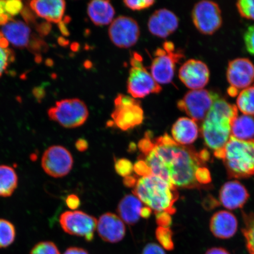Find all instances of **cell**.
I'll list each match as a JSON object with an SVG mask.
<instances>
[{
	"mask_svg": "<svg viewBox=\"0 0 254 254\" xmlns=\"http://www.w3.org/2000/svg\"><path fill=\"white\" fill-rule=\"evenodd\" d=\"M154 141L155 148L145 160L152 174L176 189L197 188L211 182L210 173L205 166L208 152H197L177 144L167 133Z\"/></svg>",
	"mask_w": 254,
	"mask_h": 254,
	"instance_id": "obj_1",
	"label": "cell"
},
{
	"mask_svg": "<svg viewBox=\"0 0 254 254\" xmlns=\"http://www.w3.org/2000/svg\"><path fill=\"white\" fill-rule=\"evenodd\" d=\"M238 116L236 106L218 97L203 120L201 132L207 147L218 156L231 137V127Z\"/></svg>",
	"mask_w": 254,
	"mask_h": 254,
	"instance_id": "obj_2",
	"label": "cell"
},
{
	"mask_svg": "<svg viewBox=\"0 0 254 254\" xmlns=\"http://www.w3.org/2000/svg\"><path fill=\"white\" fill-rule=\"evenodd\" d=\"M133 193L155 214L166 212L171 215L176 212L174 204L179 198L177 189L155 175L138 180Z\"/></svg>",
	"mask_w": 254,
	"mask_h": 254,
	"instance_id": "obj_3",
	"label": "cell"
},
{
	"mask_svg": "<svg viewBox=\"0 0 254 254\" xmlns=\"http://www.w3.org/2000/svg\"><path fill=\"white\" fill-rule=\"evenodd\" d=\"M217 158L223 160L232 177L246 178L254 175V138L240 140L231 137Z\"/></svg>",
	"mask_w": 254,
	"mask_h": 254,
	"instance_id": "obj_4",
	"label": "cell"
},
{
	"mask_svg": "<svg viewBox=\"0 0 254 254\" xmlns=\"http://www.w3.org/2000/svg\"><path fill=\"white\" fill-rule=\"evenodd\" d=\"M131 68L127 81V91L134 98H142L151 94H158L161 85L152 77L143 64L142 59L137 53H133L130 59Z\"/></svg>",
	"mask_w": 254,
	"mask_h": 254,
	"instance_id": "obj_5",
	"label": "cell"
},
{
	"mask_svg": "<svg viewBox=\"0 0 254 254\" xmlns=\"http://www.w3.org/2000/svg\"><path fill=\"white\" fill-rule=\"evenodd\" d=\"M111 118L113 124L123 131L141 125L144 116L140 101L128 95H117Z\"/></svg>",
	"mask_w": 254,
	"mask_h": 254,
	"instance_id": "obj_6",
	"label": "cell"
},
{
	"mask_svg": "<svg viewBox=\"0 0 254 254\" xmlns=\"http://www.w3.org/2000/svg\"><path fill=\"white\" fill-rule=\"evenodd\" d=\"M163 49L159 48L151 65V74L159 84H167L173 81L176 64L184 57L183 53L176 50L171 41L163 44Z\"/></svg>",
	"mask_w": 254,
	"mask_h": 254,
	"instance_id": "obj_7",
	"label": "cell"
},
{
	"mask_svg": "<svg viewBox=\"0 0 254 254\" xmlns=\"http://www.w3.org/2000/svg\"><path fill=\"white\" fill-rule=\"evenodd\" d=\"M89 115L88 108L78 98L58 101L49 111V116L65 128H76L84 125Z\"/></svg>",
	"mask_w": 254,
	"mask_h": 254,
	"instance_id": "obj_8",
	"label": "cell"
},
{
	"mask_svg": "<svg viewBox=\"0 0 254 254\" xmlns=\"http://www.w3.org/2000/svg\"><path fill=\"white\" fill-rule=\"evenodd\" d=\"M219 95L212 91L201 89L190 90L177 103L179 109L196 122H203Z\"/></svg>",
	"mask_w": 254,
	"mask_h": 254,
	"instance_id": "obj_9",
	"label": "cell"
},
{
	"mask_svg": "<svg viewBox=\"0 0 254 254\" xmlns=\"http://www.w3.org/2000/svg\"><path fill=\"white\" fill-rule=\"evenodd\" d=\"M192 18L196 29L205 35L213 34L220 29L222 24L218 4L208 0L196 3L192 9Z\"/></svg>",
	"mask_w": 254,
	"mask_h": 254,
	"instance_id": "obj_10",
	"label": "cell"
},
{
	"mask_svg": "<svg viewBox=\"0 0 254 254\" xmlns=\"http://www.w3.org/2000/svg\"><path fill=\"white\" fill-rule=\"evenodd\" d=\"M227 79L230 87L228 93L235 97L250 86L254 81V65L248 59L238 58L232 60L228 64Z\"/></svg>",
	"mask_w": 254,
	"mask_h": 254,
	"instance_id": "obj_11",
	"label": "cell"
},
{
	"mask_svg": "<svg viewBox=\"0 0 254 254\" xmlns=\"http://www.w3.org/2000/svg\"><path fill=\"white\" fill-rule=\"evenodd\" d=\"M60 223L66 233L83 237L90 242L94 239L97 220L82 211H66L60 217Z\"/></svg>",
	"mask_w": 254,
	"mask_h": 254,
	"instance_id": "obj_12",
	"label": "cell"
},
{
	"mask_svg": "<svg viewBox=\"0 0 254 254\" xmlns=\"http://www.w3.org/2000/svg\"><path fill=\"white\" fill-rule=\"evenodd\" d=\"M41 166L51 177L61 178L70 172L73 158L67 149L63 146L54 145L44 152Z\"/></svg>",
	"mask_w": 254,
	"mask_h": 254,
	"instance_id": "obj_13",
	"label": "cell"
},
{
	"mask_svg": "<svg viewBox=\"0 0 254 254\" xmlns=\"http://www.w3.org/2000/svg\"><path fill=\"white\" fill-rule=\"evenodd\" d=\"M109 35L114 45L122 49H128L137 43L140 30L134 19L120 16L111 23Z\"/></svg>",
	"mask_w": 254,
	"mask_h": 254,
	"instance_id": "obj_14",
	"label": "cell"
},
{
	"mask_svg": "<svg viewBox=\"0 0 254 254\" xmlns=\"http://www.w3.org/2000/svg\"><path fill=\"white\" fill-rule=\"evenodd\" d=\"M210 72L208 66L200 60L190 59L180 68L179 78L191 90H201L207 85Z\"/></svg>",
	"mask_w": 254,
	"mask_h": 254,
	"instance_id": "obj_15",
	"label": "cell"
},
{
	"mask_svg": "<svg viewBox=\"0 0 254 254\" xmlns=\"http://www.w3.org/2000/svg\"><path fill=\"white\" fill-rule=\"evenodd\" d=\"M179 24V18L176 15L163 8L158 9L151 15L148 22V27L154 36L165 39L177 30Z\"/></svg>",
	"mask_w": 254,
	"mask_h": 254,
	"instance_id": "obj_16",
	"label": "cell"
},
{
	"mask_svg": "<svg viewBox=\"0 0 254 254\" xmlns=\"http://www.w3.org/2000/svg\"><path fill=\"white\" fill-rule=\"evenodd\" d=\"M97 231L106 242L116 243L122 241L126 234V227L122 219L116 214L107 212L97 221Z\"/></svg>",
	"mask_w": 254,
	"mask_h": 254,
	"instance_id": "obj_17",
	"label": "cell"
},
{
	"mask_svg": "<svg viewBox=\"0 0 254 254\" xmlns=\"http://www.w3.org/2000/svg\"><path fill=\"white\" fill-rule=\"evenodd\" d=\"M249 197V193L246 187L237 181H231L225 183L220 190L221 204L229 209L242 207Z\"/></svg>",
	"mask_w": 254,
	"mask_h": 254,
	"instance_id": "obj_18",
	"label": "cell"
},
{
	"mask_svg": "<svg viewBox=\"0 0 254 254\" xmlns=\"http://www.w3.org/2000/svg\"><path fill=\"white\" fill-rule=\"evenodd\" d=\"M238 222L236 217L226 211H219L211 218L210 228L214 236L221 239H228L236 233Z\"/></svg>",
	"mask_w": 254,
	"mask_h": 254,
	"instance_id": "obj_19",
	"label": "cell"
},
{
	"mask_svg": "<svg viewBox=\"0 0 254 254\" xmlns=\"http://www.w3.org/2000/svg\"><path fill=\"white\" fill-rule=\"evenodd\" d=\"M199 131V127L195 121L187 117L178 119L171 129L174 140L182 145L192 144L197 139Z\"/></svg>",
	"mask_w": 254,
	"mask_h": 254,
	"instance_id": "obj_20",
	"label": "cell"
},
{
	"mask_svg": "<svg viewBox=\"0 0 254 254\" xmlns=\"http://www.w3.org/2000/svg\"><path fill=\"white\" fill-rule=\"evenodd\" d=\"M30 7L40 17L49 22L59 23L65 9V2L63 0H37L30 3Z\"/></svg>",
	"mask_w": 254,
	"mask_h": 254,
	"instance_id": "obj_21",
	"label": "cell"
},
{
	"mask_svg": "<svg viewBox=\"0 0 254 254\" xmlns=\"http://www.w3.org/2000/svg\"><path fill=\"white\" fill-rule=\"evenodd\" d=\"M30 33V28L21 21L9 22L1 28L3 37L12 45L18 48L28 46Z\"/></svg>",
	"mask_w": 254,
	"mask_h": 254,
	"instance_id": "obj_22",
	"label": "cell"
},
{
	"mask_svg": "<svg viewBox=\"0 0 254 254\" xmlns=\"http://www.w3.org/2000/svg\"><path fill=\"white\" fill-rule=\"evenodd\" d=\"M87 13L95 25L101 26L112 23L115 9L109 1L94 0L89 2Z\"/></svg>",
	"mask_w": 254,
	"mask_h": 254,
	"instance_id": "obj_23",
	"label": "cell"
},
{
	"mask_svg": "<svg viewBox=\"0 0 254 254\" xmlns=\"http://www.w3.org/2000/svg\"><path fill=\"white\" fill-rule=\"evenodd\" d=\"M141 201L134 195H127L119 203L117 211L121 219L128 225L136 223L140 217Z\"/></svg>",
	"mask_w": 254,
	"mask_h": 254,
	"instance_id": "obj_24",
	"label": "cell"
},
{
	"mask_svg": "<svg viewBox=\"0 0 254 254\" xmlns=\"http://www.w3.org/2000/svg\"><path fill=\"white\" fill-rule=\"evenodd\" d=\"M231 136L240 140L254 139V116L246 114L238 116L232 125Z\"/></svg>",
	"mask_w": 254,
	"mask_h": 254,
	"instance_id": "obj_25",
	"label": "cell"
},
{
	"mask_svg": "<svg viewBox=\"0 0 254 254\" xmlns=\"http://www.w3.org/2000/svg\"><path fill=\"white\" fill-rule=\"evenodd\" d=\"M18 177L14 168L8 166H0V196H10L17 189Z\"/></svg>",
	"mask_w": 254,
	"mask_h": 254,
	"instance_id": "obj_26",
	"label": "cell"
},
{
	"mask_svg": "<svg viewBox=\"0 0 254 254\" xmlns=\"http://www.w3.org/2000/svg\"><path fill=\"white\" fill-rule=\"evenodd\" d=\"M237 107L243 114L254 116V85L240 92L237 99Z\"/></svg>",
	"mask_w": 254,
	"mask_h": 254,
	"instance_id": "obj_27",
	"label": "cell"
},
{
	"mask_svg": "<svg viewBox=\"0 0 254 254\" xmlns=\"http://www.w3.org/2000/svg\"><path fill=\"white\" fill-rule=\"evenodd\" d=\"M16 236L14 225L4 219H0V248H6L14 243Z\"/></svg>",
	"mask_w": 254,
	"mask_h": 254,
	"instance_id": "obj_28",
	"label": "cell"
},
{
	"mask_svg": "<svg viewBox=\"0 0 254 254\" xmlns=\"http://www.w3.org/2000/svg\"><path fill=\"white\" fill-rule=\"evenodd\" d=\"M243 233L246 238L247 247L251 254H254V214H244Z\"/></svg>",
	"mask_w": 254,
	"mask_h": 254,
	"instance_id": "obj_29",
	"label": "cell"
},
{
	"mask_svg": "<svg viewBox=\"0 0 254 254\" xmlns=\"http://www.w3.org/2000/svg\"><path fill=\"white\" fill-rule=\"evenodd\" d=\"M173 233L170 228L158 227L155 231V237L164 249L171 251L174 249Z\"/></svg>",
	"mask_w": 254,
	"mask_h": 254,
	"instance_id": "obj_30",
	"label": "cell"
},
{
	"mask_svg": "<svg viewBox=\"0 0 254 254\" xmlns=\"http://www.w3.org/2000/svg\"><path fill=\"white\" fill-rule=\"evenodd\" d=\"M236 6L241 17L254 20V0H240Z\"/></svg>",
	"mask_w": 254,
	"mask_h": 254,
	"instance_id": "obj_31",
	"label": "cell"
},
{
	"mask_svg": "<svg viewBox=\"0 0 254 254\" xmlns=\"http://www.w3.org/2000/svg\"><path fill=\"white\" fill-rule=\"evenodd\" d=\"M30 254H60L58 247L51 241H43L32 249Z\"/></svg>",
	"mask_w": 254,
	"mask_h": 254,
	"instance_id": "obj_32",
	"label": "cell"
},
{
	"mask_svg": "<svg viewBox=\"0 0 254 254\" xmlns=\"http://www.w3.org/2000/svg\"><path fill=\"white\" fill-rule=\"evenodd\" d=\"M115 170L120 176L125 178L131 174L134 170V166L131 162L127 159H117L115 161Z\"/></svg>",
	"mask_w": 254,
	"mask_h": 254,
	"instance_id": "obj_33",
	"label": "cell"
},
{
	"mask_svg": "<svg viewBox=\"0 0 254 254\" xmlns=\"http://www.w3.org/2000/svg\"><path fill=\"white\" fill-rule=\"evenodd\" d=\"M154 141L152 140V132H145L144 138L139 141L138 147L142 155L147 156L155 148Z\"/></svg>",
	"mask_w": 254,
	"mask_h": 254,
	"instance_id": "obj_34",
	"label": "cell"
},
{
	"mask_svg": "<svg viewBox=\"0 0 254 254\" xmlns=\"http://www.w3.org/2000/svg\"><path fill=\"white\" fill-rule=\"evenodd\" d=\"M14 60V54L11 50L0 47V77L5 70L9 62H13Z\"/></svg>",
	"mask_w": 254,
	"mask_h": 254,
	"instance_id": "obj_35",
	"label": "cell"
},
{
	"mask_svg": "<svg viewBox=\"0 0 254 254\" xmlns=\"http://www.w3.org/2000/svg\"><path fill=\"white\" fill-rule=\"evenodd\" d=\"M125 5L132 10H142L148 8L153 5L155 1L153 0H141V1H124Z\"/></svg>",
	"mask_w": 254,
	"mask_h": 254,
	"instance_id": "obj_36",
	"label": "cell"
},
{
	"mask_svg": "<svg viewBox=\"0 0 254 254\" xmlns=\"http://www.w3.org/2000/svg\"><path fill=\"white\" fill-rule=\"evenodd\" d=\"M244 40L247 52L254 56V25L247 28L244 35Z\"/></svg>",
	"mask_w": 254,
	"mask_h": 254,
	"instance_id": "obj_37",
	"label": "cell"
},
{
	"mask_svg": "<svg viewBox=\"0 0 254 254\" xmlns=\"http://www.w3.org/2000/svg\"><path fill=\"white\" fill-rule=\"evenodd\" d=\"M23 5L21 1L13 0V1H8L5 2V11L6 14L10 16L17 15L23 9Z\"/></svg>",
	"mask_w": 254,
	"mask_h": 254,
	"instance_id": "obj_38",
	"label": "cell"
},
{
	"mask_svg": "<svg viewBox=\"0 0 254 254\" xmlns=\"http://www.w3.org/2000/svg\"><path fill=\"white\" fill-rule=\"evenodd\" d=\"M134 170L136 174L142 177L151 176L152 174L151 168L142 159L136 162L134 166Z\"/></svg>",
	"mask_w": 254,
	"mask_h": 254,
	"instance_id": "obj_39",
	"label": "cell"
},
{
	"mask_svg": "<svg viewBox=\"0 0 254 254\" xmlns=\"http://www.w3.org/2000/svg\"><path fill=\"white\" fill-rule=\"evenodd\" d=\"M156 222L159 227L170 228L172 223L171 215L166 212H158L156 214Z\"/></svg>",
	"mask_w": 254,
	"mask_h": 254,
	"instance_id": "obj_40",
	"label": "cell"
},
{
	"mask_svg": "<svg viewBox=\"0 0 254 254\" xmlns=\"http://www.w3.org/2000/svg\"><path fill=\"white\" fill-rule=\"evenodd\" d=\"M141 254H166L163 248L156 244L151 243L147 244L143 249Z\"/></svg>",
	"mask_w": 254,
	"mask_h": 254,
	"instance_id": "obj_41",
	"label": "cell"
},
{
	"mask_svg": "<svg viewBox=\"0 0 254 254\" xmlns=\"http://www.w3.org/2000/svg\"><path fill=\"white\" fill-rule=\"evenodd\" d=\"M66 204L71 209H75L80 206V199L75 194L69 195L66 198Z\"/></svg>",
	"mask_w": 254,
	"mask_h": 254,
	"instance_id": "obj_42",
	"label": "cell"
},
{
	"mask_svg": "<svg viewBox=\"0 0 254 254\" xmlns=\"http://www.w3.org/2000/svg\"><path fill=\"white\" fill-rule=\"evenodd\" d=\"M51 30H52V25L49 23H44L37 27V31L41 36H47Z\"/></svg>",
	"mask_w": 254,
	"mask_h": 254,
	"instance_id": "obj_43",
	"label": "cell"
},
{
	"mask_svg": "<svg viewBox=\"0 0 254 254\" xmlns=\"http://www.w3.org/2000/svg\"><path fill=\"white\" fill-rule=\"evenodd\" d=\"M33 93L36 99L40 101L45 96L46 91L43 87H37L33 89Z\"/></svg>",
	"mask_w": 254,
	"mask_h": 254,
	"instance_id": "obj_44",
	"label": "cell"
},
{
	"mask_svg": "<svg viewBox=\"0 0 254 254\" xmlns=\"http://www.w3.org/2000/svg\"><path fill=\"white\" fill-rule=\"evenodd\" d=\"M64 254H89L86 250L79 247H69Z\"/></svg>",
	"mask_w": 254,
	"mask_h": 254,
	"instance_id": "obj_45",
	"label": "cell"
},
{
	"mask_svg": "<svg viewBox=\"0 0 254 254\" xmlns=\"http://www.w3.org/2000/svg\"><path fill=\"white\" fill-rule=\"evenodd\" d=\"M75 147L79 151L83 152L87 150L88 144L85 139L80 138L76 141Z\"/></svg>",
	"mask_w": 254,
	"mask_h": 254,
	"instance_id": "obj_46",
	"label": "cell"
},
{
	"mask_svg": "<svg viewBox=\"0 0 254 254\" xmlns=\"http://www.w3.org/2000/svg\"><path fill=\"white\" fill-rule=\"evenodd\" d=\"M21 14L25 21L27 22L28 23L35 21L34 15L29 10V9L25 8L22 9Z\"/></svg>",
	"mask_w": 254,
	"mask_h": 254,
	"instance_id": "obj_47",
	"label": "cell"
},
{
	"mask_svg": "<svg viewBox=\"0 0 254 254\" xmlns=\"http://www.w3.org/2000/svg\"><path fill=\"white\" fill-rule=\"evenodd\" d=\"M123 183L127 187L132 188V187H135L136 183H137V180H136L135 177L129 176L125 178Z\"/></svg>",
	"mask_w": 254,
	"mask_h": 254,
	"instance_id": "obj_48",
	"label": "cell"
},
{
	"mask_svg": "<svg viewBox=\"0 0 254 254\" xmlns=\"http://www.w3.org/2000/svg\"><path fill=\"white\" fill-rule=\"evenodd\" d=\"M205 254H230L226 250L222 248H212L206 252Z\"/></svg>",
	"mask_w": 254,
	"mask_h": 254,
	"instance_id": "obj_49",
	"label": "cell"
},
{
	"mask_svg": "<svg viewBox=\"0 0 254 254\" xmlns=\"http://www.w3.org/2000/svg\"><path fill=\"white\" fill-rule=\"evenodd\" d=\"M152 212V209L148 206L142 207L140 212V217L147 219L150 217Z\"/></svg>",
	"mask_w": 254,
	"mask_h": 254,
	"instance_id": "obj_50",
	"label": "cell"
},
{
	"mask_svg": "<svg viewBox=\"0 0 254 254\" xmlns=\"http://www.w3.org/2000/svg\"><path fill=\"white\" fill-rule=\"evenodd\" d=\"M59 27L60 31L64 36H68L69 35V32L66 27V24L64 21L60 22L59 23Z\"/></svg>",
	"mask_w": 254,
	"mask_h": 254,
	"instance_id": "obj_51",
	"label": "cell"
},
{
	"mask_svg": "<svg viewBox=\"0 0 254 254\" xmlns=\"http://www.w3.org/2000/svg\"><path fill=\"white\" fill-rule=\"evenodd\" d=\"M9 17L6 14L0 15V25H5L7 23Z\"/></svg>",
	"mask_w": 254,
	"mask_h": 254,
	"instance_id": "obj_52",
	"label": "cell"
},
{
	"mask_svg": "<svg viewBox=\"0 0 254 254\" xmlns=\"http://www.w3.org/2000/svg\"><path fill=\"white\" fill-rule=\"evenodd\" d=\"M8 46V41L6 40L4 37L0 38V47L4 48V49H7Z\"/></svg>",
	"mask_w": 254,
	"mask_h": 254,
	"instance_id": "obj_53",
	"label": "cell"
},
{
	"mask_svg": "<svg viewBox=\"0 0 254 254\" xmlns=\"http://www.w3.org/2000/svg\"><path fill=\"white\" fill-rule=\"evenodd\" d=\"M58 42L60 46H65L68 44V41L66 40L64 38L60 37L58 40Z\"/></svg>",
	"mask_w": 254,
	"mask_h": 254,
	"instance_id": "obj_54",
	"label": "cell"
},
{
	"mask_svg": "<svg viewBox=\"0 0 254 254\" xmlns=\"http://www.w3.org/2000/svg\"><path fill=\"white\" fill-rule=\"evenodd\" d=\"M6 1H0V15L4 14Z\"/></svg>",
	"mask_w": 254,
	"mask_h": 254,
	"instance_id": "obj_55",
	"label": "cell"
},
{
	"mask_svg": "<svg viewBox=\"0 0 254 254\" xmlns=\"http://www.w3.org/2000/svg\"><path fill=\"white\" fill-rule=\"evenodd\" d=\"M46 64L48 66H52L54 65V62L52 59H49L46 60Z\"/></svg>",
	"mask_w": 254,
	"mask_h": 254,
	"instance_id": "obj_56",
	"label": "cell"
},
{
	"mask_svg": "<svg viewBox=\"0 0 254 254\" xmlns=\"http://www.w3.org/2000/svg\"><path fill=\"white\" fill-rule=\"evenodd\" d=\"M41 61H42V58H41V56L39 55L36 56V62L38 63H40Z\"/></svg>",
	"mask_w": 254,
	"mask_h": 254,
	"instance_id": "obj_57",
	"label": "cell"
}]
</instances>
